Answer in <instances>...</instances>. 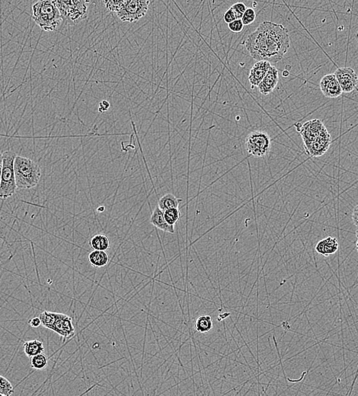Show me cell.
<instances>
[{
  "label": "cell",
  "instance_id": "cell-27",
  "mask_svg": "<svg viewBox=\"0 0 358 396\" xmlns=\"http://www.w3.org/2000/svg\"><path fill=\"white\" fill-rule=\"evenodd\" d=\"M255 19H256L255 11L253 8H247L241 20L244 25H249L254 22Z\"/></svg>",
  "mask_w": 358,
  "mask_h": 396
},
{
  "label": "cell",
  "instance_id": "cell-29",
  "mask_svg": "<svg viewBox=\"0 0 358 396\" xmlns=\"http://www.w3.org/2000/svg\"><path fill=\"white\" fill-rule=\"evenodd\" d=\"M228 28L232 32H234V33H239V32H241V31L243 30L244 24L242 23L241 19H236V20L232 21V22L228 24Z\"/></svg>",
  "mask_w": 358,
  "mask_h": 396
},
{
  "label": "cell",
  "instance_id": "cell-32",
  "mask_svg": "<svg viewBox=\"0 0 358 396\" xmlns=\"http://www.w3.org/2000/svg\"><path fill=\"white\" fill-rule=\"evenodd\" d=\"M110 107V103L107 101H102L99 104V112H104V111H107V109Z\"/></svg>",
  "mask_w": 358,
  "mask_h": 396
},
{
  "label": "cell",
  "instance_id": "cell-6",
  "mask_svg": "<svg viewBox=\"0 0 358 396\" xmlns=\"http://www.w3.org/2000/svg\"><path fill=\"white\" fill-rule=\"evenodd\" d=\"M272 140L264 131L252 132L246 140V147L249 154L256 157H263L270 151Z\"/></svg>",
  "mask_w": 358,
  "mask_h": 396
},
{
  "label": "cell",
  "instance_id": "cell-21",
  "mask_svg": "<svg viewBox=\"0 0 358 396\" xmlns=\"http://www.w3.org/2000/svg\"><path fill=\"white\" fill-rule=\"evenodd\" d=\"M195 330L201 333H207L213 328V321L211 315H200L195 320Z\"/></svg>",
  "mask_w": 358,
  "mask_h": 396
},
{
  "label": "cell",
  "instance_id": "cell-7",
  "mask_svg": "<svg viewBox=\"0 0 358 396\" xmlns=\"http://www.w3.org/2000/svg\"><path fill=\"white\" fill-rule=\"evenodd\" d=\"M149 3V0H131L117 15L122 21L134 22L146 16Z\"/></svg>",
  "mask_w": 358,
  "mask_h": 396
},
{
  "label": "cell",
  "instance_id": "cell-17",
  "mask_svg": "<svg viewBox=\"0 0 358 396\" xmlns=\"http://www.w3.org/2000/svg\"><path fill=\"white\" fill-rule=\"evenodd\" d=\"M88 261L95 268H103L109 262V256L106 251L94 250L88 254Z\"/></svg>",
  "mask_w": 358,
  "mask_h": 396
},
{
  "label": "cell",
  "instance_id": "cell-19",
  "mask_svg": "<svg viewBox=\"0 0 358 396\" xmlns=\"http://www.w3.org/2000/svg\"><path fill=\"white\" fill-rule=\"evenodd\" d=\"M89 245L93 250L97 251H107L109 249L110 240L107 235L104 234H96L89 241Z\"/></svg>",
  "mask_w": 358,
  "mask_h": 396
},
{
  "label": "cell",
  "instance_id": "cell-4",
  "mask_svg": "<svg viewBox=\"0 0 358 396\" xmlns=\"http://www.w3.org/2000/svg\"><path fill=\"white\" fill-rule=\"evenodd\" d=\"M17 156L16 152L5 151L2 153V175L0 181V198L6 199L16 194V183L15 176L14 163Z\"/></svg>",
  "mask_w": 358,
  "mask_h": 396
},
{
  "label": "cell",
  "instance_id": "cell-8",
  "mask_svg": "<svg viewBox=\"0 0 358 396\" xmlns=\"http://www.w3.org/2000/svg\"><path fill=\"white\" fill-rule=\"evenodd\" d=\"M332 143V137L326 127H324L320 135L314 141L305 146L306 154L311 157H319L323 156L329 150Z\"/></svg>",
  "mask_w": 358,
  "mask_h": 396
},
{
  "label": "cell",
  "instance_id": "cell-25",
  "mask_svg": "<svg viewBox=\"0 0 358 396\" xmlns=\"http://www.w3.org/2000/svg\"><path fill=\"white\" fill-rule=\"evenodd\" d=\"M13 393L14 387L12 386V382L2 375H0V394L10 396Z\"/></svg>",
  "mask_w": 358,
  "mask_h": 396
},
{
  "label": "cell",
  "instance_id": "cell-14",
  "mask_svg": "<svg viewBox=\"0 0 358 396\" xmlns=\"http://www.w3.org/2000/svg\"><path fill=\"white\" fill-rule=\"evenodd\" d=\"M279 81L278 70L274 66H271L264 80L258 85L260 93L268 95L272 93L277 86Z\"/></svg>",
  "mask_w": 358,
  "mask_h": 396
},
{
  "label": "cell",
  "instance_id": "cell-36",
  "mask_svg": "<svg viewBox=\"0 0 358 396\" xmlns=\"http://www.w3.org/2000/svg\"><path fill=\"white\" fill-rule=\"evenodd\" d=\"M105 210V207L104 206H101L99 208H98L97 211L99 212H103Z\"/></svg>",
  "mask_w": 358,
  "mask_h": 396
},
{
  "label": "cell",
  "instance_id": "cell-24",
  "mask_svg": "<svg viewBox=\"0 0 358 396\" xmlns=\"http://www.w3.org/2000/svg\"><path fill=\"white\" fill-rule=\"evenodd\" d=\"M164 217L166 221L170 226L175 227V224L178 223V220L181 218L180 210L178 208H171L164 211Z\"/></svg>",
  "mask_w": 358,
  "mask_h": 396
},
{
  "label": "cell",
  "instance_id": "cell-16",
  "mask_svg": "<svg viewBox=\"0 0 358 396\" xmlns=\"http://www.w3.org/2000/svg\"><path fill=\"white\" fill-rule=\"evenodd\" d=\"M150 223L156 228L161 229L163 232L168 233H175V227L170 226L166 221L164 217V212L159 209V207L155 208L150 217Z\"/></svg>",
  "mask_w": 358,
  "mask_h": 396
},
{
  "label": "cell",
  "instance_id": "cell-15",
  "mask_svg": "<svg viewBox=\"0 0 358 396\" xmlns=\"http://www.w3.org/2000/svg\"><path fill=\"white\" fill-rule=\"evenodd\" d=\"M339 249V243L336 238L328 236L317 243L316 251L324 257L330 256L336 254Z\"/></svg>",
  "mask_w": 358,
  "mask_h": 396
},
{
  "label": "cell",
  "instance_id": "cell-28",
  "mask_svg": "<svg viewBox=\"0 0 358 396\" xmlns=\"http://www.w3.org/2000/svg\"><path fill=\"white\" fill-rule=\"evenodd\" d=\"M230 8L232 9V12H234L236 19H242V16H243L245 12L247 9L246 5L244 3H242V2L235 3Z\"/></svg>",
  "mask_w": 358,
  "mask_h": 396
},
{
  "label": "cell",
  "instance_id": "cell-10",
  "mask_svg": "<svg viewBox=\"0 0 358 396\" xmlns=\"http://www.w3.org/2000/svg\"><path fill=\"white\" fill-rule=\"evenodd\" d=\"M51 331L62 336L64 340L73 337L75 335V327L71 317L57 313Z\"/></svg>",
  "mask_w": 358,
  "mask_h": 396
},
{
  "label": "cell",
  "instance_id": "cell-37",
  "mask_svg": "<svg viewBox=\"0 0 358 396\" xmlns=\"http://www.w3.org/2000/svg\"><path fill=\"white\" fill-rule=\"evenodd\" d=\"M0 396H3V395L0 394Z\"/></svg>",
  "mask_w": 358,
  "mask_h": 396
},
{
  "label": "cell",
  "instance_id": "cell-38",
  "mask_svg": "<svg viewBox=\"0 0 358 396\" xmlns=\"http://www.w3.org/2000/svg\"></svg>",
  "mask_w": 358,
  "mask_h": 396
},
{
  "label": "cell",
  "instance_id": "cell-2",
  "mask_svg": "<svg viewBox=\"0 0 358 396\" xmlns=\"http://www.w3.org/2000/svg\"><path fill=\"white\" fill-rule=\"evenodd\" d=\"M32 19L44 31H55L61 26L63 19L56 1H38L32 5Z\"/></svg>",
  "mask_w": 358,
  "mask_h": 396
},
{
  "label": "cell",
  "instance_id": "cell-20",
  "mask_svg": "<svg viewBox=\"0 0 358 396\" xmlns=\"http://www.w3.org/2000/svg\"><path fill=\"white\" fill-rule=\"evenodd\" d=\"M182 200L175 197L173 194H167L159 199L158 207L163 212L171 208H178Z\"/></svg>",
  "mask_w": 358,
  "mask_h": 396
},
{
  "label": "cell",
  "instance_id": "cell-33",
  "mask_svg": "<svg viewBox=\"0 0 358 396\" xmlns=\"http://www.w3.org/2000/svg\"><path fill=\"white\" fill-rule=\"evenodd\" d=\"M352 220L354 224L358 228V205L354 208L353 213H352Z\"/></svg>",
  "mask_w": 358,
  "mask_h": 396
},
{
  "label": "cell",
  "instance_id": "cell-26",
  "mask_svg": "<svg viewBox=\"0 0 358 396\" xmlns=\"http://www.w3.org/2000/svg\"><path fill=\"white\" fill-rule=\"evenodd\" d=\"M129 1L127 0H122V1H105V7L107 8L110 12H117L118 13L119 11L123 9L126 4L128 3Z\"/></svg>",
  "mask_w": 358,
  "mask_h": 396
},
{
  "label": "cell",
  "instance_id": "cell-11",
  "mask_svg": "<svg viewBox=\"0 0 358 396\" xmlns=\"http://www.w3.org/2000/svg\"><path fill=\"white\" fill-rule=\"evenodd\" d=\"M325 125L322 124L320 120L313 119L307 121L304 125H302L301 128L299 130L301 135L304 146L313 142L318 136L320 135Z\"/></svg>",
  "mask_w": 358,
  "mask_h": 396
},
{
  "label": "cell",
  "instance_id": "cell-5",
  "mask_svg": "<svg viewBox=\"0 0 358 396\" xmlns=\"http://www.w3.org/2000/svg\"><path fill=\"white\" fill-rule=\"evenodd\" d=\"M88 2L83 0L56 1L63 21L69 25H76L88 17Z\"/></svg>",
  "mask_w": 358,
  "mask_h": 396
},
{
  "label": "cell",
  "instance_id": "cell-22",
  "mask_svg": "<svg viewBox=\"0 0 358 396\" xmlns=\"http://www.w3.org/2000/svg\"><path fill=\"white\" fill-rule=\"evenodd\" d=\"M31 367L35 370H44L48 365V357L44 354H40L30 358Z\"/></svg>",
  "mask_w": 358,
  "mask_h": 396
},
{
  "label": "cell",
  "instance_id": "cell-34",
  "mask_svg": "<svg viewBox=\"0 0 358 396\" xmlns=\"http://www.w3.org/2000/svg\"><path fill=\"white\" fill-rule=\"evenodd\" d=\"M2 163H3V158H2V153H1V152H0V181H1V175H2Z\"/></svg>",
  "mask_w": 358,
  "mask_h": 396
},
{
  "label": "cell",
  "instance_id": "cell-35",
  "mask_svg": "<svg viewBox=\"0 0 358 396\" xmlns=\"http://www.w3.org/2000/svg\"><path fill=\"white\" fill-rule=\"evenodd\" d=\"M356 237H357L356 249H357V251H358V230H357V232H356Z\"/></svg>",
  "mask_w": 358,
  "mask_h": 396
},
{
  "label": "cell",
  "instance_id": "cell-1",
  "mask_svg": "<svg viewBox=\"0 0 358 396\" xmlns=\"http://www.w3.org/2000/svg\"><path fill=\"white\" fill-rule=\"evenodd\" d=\"M245 46L253 59L277 63L291 47L289 31L283 24L263 21L248 36Z\"/></svg>",
  "mask_w": 358,
  "mask_h": 396
},
{
  "label": "cell",
  "instance_id": "cell-30",
  "mask_svg": "<svg viewBox=\"0 0 358 396\" xmlns=\"http://www.w3.org/2000/svg\"><path fill=\"white\" fill-rule=\"evenodd\" d=\"M223 19H224V21H225V22L227 23V24H230V23L232 22V21L236 20L235 14H234V12H232L231 8H230V9L226 11L225 13H224V16H223Z\"/></svg>",
  "mask_w": 358,
  "mask_h": 396
},
{
  "label": "cell",
  "instance_id": "cell-23",
  "mask_svg": "<svg viewBox=\"0 0 358 396\" xmlns=\"http://www.w3.org/2000/svg\"><path fill=\"white\" fill-rule=\"evenodd\" d=\"M57 313H54V312L43 311L40 314L39 318L42 321V325L43 327L51 330L53 325L55 322L56 318H57Z\"/></svg>",
  "mask_w": 358,
  "mask_h": 396
},
{
  "label": "cell",
  "instance_id": "cell-18",
  "mask_svg": "<svg viewBox=\"0 0 358 396\" xmlns=\"http://www.w3.org/2000/svg\"><path fill=\"white\" fill-rule=\"evenodd\" d=\"M23 348H24V354L29 358L44 352L43 342L40 340L35 339L26 341V342H24Z\"/></svg>",
  "mask_w": 358,
  "mask_h": 396
},
{
  "label": "cell",
  "instance_id": "cell-3",
  "mask_svg": "<svg viewBox=\"0 0 358 396\" xmlns=\"http://www.w3.org/2000/svg\"><path fill=\"white\" fill-rule=\"evenodd\" d=\"M16 187L31 189L38 185L42 178V169L38 163L24 156H18L14 163Z\"/></svg>",
  "mask_w": 358,
  "mask_h": 396
},
{
  "label": "cell",
  "instance_id": "cell-31",
  "mask_svg": "<svg viewBox=\"0 0 358 396\" xmlns=\"http://www.w3.org/2000/svg\"><path fill=\"white\" fill-rule=\"evenodd\" d=\"M28 323L32 328H38L42 325V321L39 317H34L28 320Z\"/></svg>",
  "mask_w": 358,
  "mask_h": 396
},
{
  "label": "cell",
  "instance_id": "cell-13",
  "mask_svg": "<svg viewBox=\"0 0 358 396\" xmlns=\"http://www.w3.org/2000/svg\"><path fill=\"white\" fill-rule=\"evenodd\" d=\"M271 66L272 65L270 63L267 61H258L253 65L249 76V81L252 85V88L258 86L265 78Z\"/></svg>",
  "mask_w": 358,
  "mask_h": 396
},
{
  "label": "cell",
  "instance_id": "cell-9",
  "mask_svg": "<svg viewBox=\"0 0 358 396\" xmlns=\"http://www.w3.org/2000/svg\"><path fill=\"white\" fill-rule=\"evenodd\" d=\"M341 90L345 93L353 92L358 83V76L351 67L338 68L334 73Z\"/></svg>",
  "mask_w": 358,
  "mask_h": 396
},
{
  "label": "cell",
  "instance_id": "cell-12",
  "mask_svg": "<svg viewBox=\"0 0 358 396\" xmlns=\"http://www.w3.org/2000/svg\"><path fill=\"white\" fill-rule=\"evenodd\" d=\"M320 88L325 97L336 99L342 94L341 86L334 74L323 76L320 81Z\"/></svg>",
  "mask_w": 358,
  "mask_h": 396
}]
</instances>
